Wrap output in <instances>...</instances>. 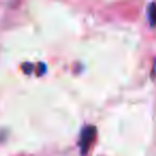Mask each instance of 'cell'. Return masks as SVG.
I'll return each instance as SVG.
<instances>
[{"label":"cell","instance_id":"obj_2","mask_svg":"<svg viewBox=\"0 0 156 156\" xmlns=\"http://www.w3.org/2000/svg\"><path fill=\"white\" fill-rule=\"evenodd\" d=\"M147 16L149 22L152 27L156 26V2H152L147 7Z\"/></svg>","mask_w":156,"mask_h":156},{"label":"cell","instance_id":"obj_1","mask_svg":"<svg viewBox=\"0 0 156 156\" xmlns=\"http://www.w3.org/2000/svg\"><path fill=\"white\" fill-rule=\"evenodd\" d=\"M95 136H96V128L93 125L86 126L81 130L80 138H79V147H80V151L83 155L87 154L88 150H89L92 142L95 139Z\"/></svg>","mask_w":156,"mask_h":156}]
</instances>
